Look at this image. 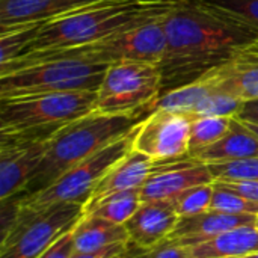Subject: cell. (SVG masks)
Listing matches in <instances>:
<instances>
[{"label": "cell", "mask_w": 258, "mask_h": 258, "mask_svg": "<svg viewBox=\"0 0 258 258\" xmlns=\"http://www.w3.org/2000/svg\"><path fill=\"white\" fill-rule=\"evenodd\" d=\"M166 48L159 62L162 91L189 85L236 60L258 38V30L203 8L178 0L165 15Z\"/></svg>", "instance_id": "obj_1"}, {"label": "cell", "mask_w": 258, "mask_h": 258, "mask_svg": "<svg viewBox=\"0 0 258 258\" xmlns=\"http://www.w3.org/2000/svg\"><path fill=\"white\" fill-rule=\"evenodd\" d=\"M177 3L178 0H127L77 11L47 21L23 54L88 45L163 17Z\"/></svg>", "instance_id": "obj_2"}, {"label": "cell", "mask_w": 258, "mask_h": 258, "mask_svg": "<svg viewBox=\"0 0 258 258\" xmlns=\"http://www.w3.org/2000/svg\"><path fill=\"white\" fill-rule=\"evenodd\" d=\"M145 118L138 113H91L62 125L50 139L48 148L23 195L47 189L73 166L101 148L128 135Z\"/></svg>", "instance_id": "obj_3"}, {"label": "cell", "mask_w": 258, "mask_h": 258, "mask_svg": "<svg viewBox=\"0 0 258 258\" xmlns=\"http://www.w3.org/2000/svg\"><path fill=\"white\" fill-rule=\"evenodd\" d=\"M165 15L88 45L21 54L5 65H0V74L57 59H79L106 65L118 62H150L159 65L166 48V33L163 27Z\"/></svg>", "instance_id": "obj_4"}, {"label": "cell", "mask_w": 258, "mask_h": 258, "mask_svg": "<svg viewBox=\"0 0 258 258\" xmlns=\"http://www.w3.org/2000/svg\"><path fill=\"white\" fill-rule=\"evenodd\" d=\"M107 68L106 63L79 59L33 63L0 74V100L67 91H97Z\"/></svg>", "instance_id": "obj_5"}, {"label": "cell", "mask_w": 258, "mask_h": 258, "mask_svg": "<svg viewBox=\"0 0 258 258\" xmlns=\"http://www.w3.org/2000/svg\"><path fill=\"white\" fill-rule=\"evenodd\" d=\"M97 91H67L0 100V133L62 127L91 113Z\"/></svg>", "instance_id": "obj_6"}, {"label": "cell", "mask_w": 258, "mask_h": 258, "mask_svg": "<svg viewBox=\"0 0 258 258\" xmlns=\"http://www.w3.org/2000/svg\"><path fill=\"white\" fill-rule=\"evenodd\" d=\"M139 125L128 135L116 139L82 163L73 166L47 189L33 195L20 194V209L38 210L59 203H79L85 206L104 174L133 150Z\"/></svg>", "instance_id": "obj_7"}, {"label": "cell", "mask_w": 258, "mask_h": 258, "mask_svg": "<svg viewBox=\"0 0 258 258\" xmlns=\"http://www.w3.org/2000/svg\"><path fill=\"white\" fill-rule=\"evenodd\" d=\"M85 206L59 203L38 210L20 209L9 234L0 243V258H38L83 218Z\"/></svg>", "instance_id": "obj_8"}, {"label": "cell", "mask_w": 258, "mask_h": 258, "mask_svg": "<svg viewBox=\"0 0 258 258\" xmlns=\"http://www.w3.org/2000/svg\"><path fill=\"white\" fill-rule=\"evenodd\" d=\"M162 91V74L157 63L118 62L109 65L98 89L94 110L101 113H138ZM145 118V116H144Z\"/></svg>", "instance_id": "obj_9"}, {"label": "cell", "mask_w": 258, "mask_h": 258, "mask_svg": "<svg viewBox=\"0 0 258 258\" xmlns=\"http://www.w3.org/2000/svg\"><path fill=\"white\" fill-rule=\"evenodd\" d=\"M59 128L0 133V201L26 190Z\"/></svg>", "instance_id": "obj_10"}, {"label": "cell", "mask_w": 258, "mask_h": 258, "mask_svg": "<svg viewBox=\"0 0 258 258\" xmlns=\"http://www.w3.org/2000/svg\"><path fill=\"white\" fill-rule=\"evenodd\" d=\"M190 124L187 113L156 110L141 122L133 148L154 162L189 156Z\"/></svg>", "instance_id": "obj_11"}, {"label": "cell", "mask_w": 258, "mask_h": 258, "mask_svg": "<svg viewBox=\"0 0 258 258\" xmlns=\"http://www.w3.org/2000/svg\"><path fill=\"white\" fill-rule=\"evenodd\" d=\"M210 183H215L210 166L190 156L162 160L154 163L150 177L141 187V198L142 201L171 200L189 187Z\"/></svg>", "instance_id": "obj_12"}, {"label": "cell", "mask_w": 258, "mask_h": 258, "mask_svg": "<svg viewBox=\"0 0 258 258\" xmlns=\"http://www.w3.org/2000/svg\"><path fill=\"white\" fill-rule=\"evenodd\" d=\"M180 215L169 200L142 201L135 215L125 222L128 245L136 249H150L168 240L174 233Z\"/></svg>", "instance_id": "obj_13"}, {"label": "cell", "mask_w": 258, "mask_h": 258, "mask_svg": "<svg viewBox=\"0 0 258 258\" xmlns=\"http://www.w3.org/2000/svg\"><path fill=\"white\" fill-rule=\"evenodd\" d=\"M127 0H2L0 29L51 21L77 11Z\"/></svg>", "instance_id": "obj_14"}, {"label": "cell", "mask_w": 258, "mask_h": 258, "mask_svg": "<svg viewBox=\"0 0 258 258\" xmlns=\"http://www.w3.org/2000/svg\"><path fill=\"white\" fill-rule=\"evenodd\" d=\"M154 163L156 162L151 157H148L144 153L136 151L135 148L128 151L98 181L91 198L85 204V212L91 209L94 204H97L100 200L109 195L125 192V190H133V189H141L144 183L147 181V178L150 177L154 168Z\"/></svg>", "instance_id": "obj_15"}, {"label": "cell", "mask_w": 258, "mask_h": 258, "mask_svg": "<svg viewBox=\"0 0 258 258\" xmlns=\"http://www.w3.org/2000/svg\"><path fill=\"white\" fill-rule=\"evenodd\" d=\"M255 215H230L206 210L198 215L180 218L169 239L183 246H195L222 233L243 225H254Z\"/></svg>", "instance_id": "obj_16"}, {"label": "cell", "mask_w": 258, "mask_h": 258, "mask_svg": "<svg viewBox=\"0 0 258 258\" xmlns=\"http://www.w3.org/2000/svg\"><path fill=\"white\" fill-rule=\"evenodd\" d=\"M190 157L206 165L228 163L258 157V136L242 121L234 118L230 132L222 139L197 151Z\"/></svg>", "instance_id": "obj_17"}, {"label": "cell", "mask_w": 258, "mask_h": 258, "mask_svg": "<svg viewBox=\"0 0 258 258\" xmlns=\"http://www.w3.org/2000/svg\"><path fill=\"white\" fill-rule=\"evenodd\" d=\"M74 252H97L109 246L128 243L125 225L113 224L97 215L85 213L73 228Z\"/></svg>", "instance_id": "obj_18"}, {"label": "cell", "mask_w": 258, "mask_h": 258, "mask_svg": "<svg viewBox=\"0 0 258 258\" xmlns=\"http://www.w3.org/2000/svg\"><path fill=\"white\" fill-rule=\"evenodd\" d=\"M187 248L195 258H245L258 252V230L254 225L237 227Z\"/></svg>", "instance_id": "obj_19"}, {"label": "cell", "mask_w": 258, "mask_h": 258, "mask_svg": "<svg viewBox=\"0 0 258 258\" xmlns=\"http://www.w3.org/2000/svg\"><path fill=\"white\" fill-rule=\"evenodd\" d=\"M216 86H218V79H216V70H215L189 85L160 94L147 107H144L142 113L147 118L150 113L156 110H169V112H177V113H187L192 116L197 106L210 92H213Z\"/></svg>", "instance_id": "obj_20"}, {"label": "cell", "mask_w": 258, "mask_h": 258, "mask_svg": "<svg viewBox=\"0 0 258 258\" xmlns=\"http://www.w3.org/2000/svg\"><path fill=\"white\" fill-rule=\"evenodd\" d=\"M218 86L242 100L258 98V62L233 60L216 70Z\"/></svg>", "instance_id": "obj_21"}, {"label": "cell", "mask_w": 258, "mask_h": 258, "mask_svg": "<svg viewBox=\"0 0 258 258\" xmlns=\"http://www.w3.org/2000/svg\"><path fill=\"white\" fill-rule=\"evenodd\" d=\"M141 203H142L141 189H133V190H125V192L109 195V197L100 200L97 204H94L85 213L97 215V216L104 218L113 224L125 225V222L139 209Z\"/></svg>", "instance_id": "obj_22"}, {"label": "cell", "mask_w": 258, "mask_h": 258, "mask_svg": "<svg viewBox=\"0 0 258 258\" xmlns=\"http://www.w3.org/2000/svg\"><path fill=\"white\" fill-rule=\"evenodd\" d=\"M233 119L227 116H192L189 156L222 139L230 132Z\"/></svg>", "instance_id": "obj_23"}, {"label": "cell", "mask_w": 258, "mask_h": 258, "mask_svg": "<svg viewBox=\"0 0 258 258\" xmlns=\"http://www.w3.org/2000/svg\"><path fill=\"white\" fill-rule=\"evenodd\" d=\"M47 21L29 23L15 27L0 29V65H5L9 60L21 56L29 42L36 36L39 29Z\"/></svg>", "instance_id": "obj_24"}, {"label": "cell", "mask_w": 258, "mask_h": 258, "mask_svg": "<svg viewBox=\"0 0 258 258\" xmlns=\"http://www.w3.org/2000/svg\"><path fill=\"white\" fill-rule=\"evenodd\" d=\"M203 8L258 30V0H195Z\"/></svg>", "instance_id": "obj_25"}, {"label": "cell", "mask_w": 258, "mask_h": 258, "mask_svg": "<svg viewBox=\"0 0 258 258\" xmlns=\"http://www.w3.org/2000/svg\"><path fill=\"white\" fill-rule=\"evenodd\" d=\"M209 210L230 215H257L258 203L246 200L219 181L213 183V197Z\"/></svg>", "instance_id": "obj_26"}, {"label": "cell", "mask_w": 258, "mask_h": 258, "mask_svg": "<svg viewBox=\"0 0 258 258\" xmlns=\"http://www.w3.org/2000/svg\"><path fill=\"white\" fill-rule=\"evenodd\" d=\"M243 100L231 92L215 89L195 109L192 116H227L236 118Z\"/></svg>", "instance_id": "obj_27"}, {"label": "cell", "mask_w": 258, "mask_h": 258, "mask_svg": "<svg viewBox=\"0 0 258 258\" xmlns=\"http://www.w3.org/2000/svg\"><path fill=\"white\" fill-rule=\"evenodd\" d=\"M212 197H213V183L189 187L180 192L178 195H175L174 198H171L169 201L172 203L180 218H184L209 210L212 204Z\"/></svg>", "instance_id": "obj_28"}, {"label": "cell", "mask_w": 258, "mask_h": 258, "mask_svg": "<svg viewBox=\"0 0 258 258\" xmlns=\"http://www.w3.org/2000/svg\"><path fill=\"white\" fill-rule=\"evenodd\" d=\"M215 180H255L258 181V157L209 165Z\"/></svg>", "instance_id": "obj_29"}, {"label": "cell", "mask_w": 258, "mask_h": 258, "mask_svg": "<svg viewBox=\"0 0 258 258\" xmlns=\"http://www.w3.org/2000/svg\"><path fill=\"white\" fill-rule=\"evenodd\" d=\"M125 258H195L187 246L177 243L172 239L162 242L160 245L150 249H136L133 246H127L124 254Z\"/></svg>", "instance_id": "obj_30"}, {"label": "cell", "mask_w": 258, "mask_h": 258, "mask_svg": "<svg viewBox=\"0 0 258 258\" xmlns=\"http://www.w3.org/2000/svg\"><path fill=\"white\" fill-rule=\"evenodd\" d=\"M73 255H74V240H73V230H71L65 233L57 242H54L38 258H71Z\"/></svg>", "instance_id": "obj_31"}, {"label": "cell", "mask_w": 258, "mask_h": 258, "mask_svg": "<svg viewBox=\"0 0 258 258\" xmlns=\"http://www.w3.org/2000/svg\"><path fill=\"white\" fill-rule=\"evenodd\" d=\"M215 181L222 183L224 186L237 192L246 200L258 203V181L255 180H215Z\"/></svg>", "instance_id": "obj_32"}, {"label": "cell", "mask_w": 258, "mask_h": 258, "mask_svg": "<svg viewBox=\"0 0 258 258\" xmlns=\"http://www.w3.org/2000/svg\"><path fill=\"white\" fill-rule=\"evenodd\" d=\"M236 118L242 122L258 125V98L243 100V104Z\"/></svg>", "instance_id": "obj_33"}, {"label": "cell", "mask_w": 258, "mask_h": 258, "mask_svg": "<svg viewBox=\"0 0 258 258\" xmlns=\"http://www.w3.org/2000/svg\"><path fill=\"white\" fill-rule=\"evenodd\" d=\"M128 243H121V245H115V246H109L106 249L97 251V252H74V255L71 258H115L121 254H124L127 251Z\"/></svg>", "instance_id": "obj_34"}, {"label": "cell", "mask_w": 258, "mask_h": 258, "mask_svg": "<svg viewBox=\"0 0 258 258\" xmlns=\"http://www.w3.org/2000/svg\"><path fill=\"white\" fill-rule=\"evenodd\" d=\"M236 60H240V62H258V38L248 48H245L240 53V56Z\"/></svg>", "instance_id": "obj_35"}, {"label": "cell", "mask_w": 258, "mask_h": 258, "mask_svg": "<svg viewBox=\"0 0 258 258\" xmlns=\"http://www.w3.org/2000/svg\"><path fill=\"white\" fill-rule=\"evenodd\" d=\"M243 124H245V125L252 132V133H255V135L258 136V125H255V124H246V122H243Z\"/></svg>", "instance_id": "obj_36"}, {"label": "cell", "mask_w": 258, "mask_h": 258, "mask_svg": "<svg viewBox=\"0 0 258 258\" xmlns=\"http://www.w3.org/2000/svg\"><path fill=\"white\" fill-rule=\"evenodd\" d=\"M254 227L258 230V213L255 215V219H254Z\"/></svg>", "instance_id": "obj_37"}, {"label": "cell", "mask_w": 258, "mask_h": 258, "mask_svg": "<svg viewBox=\"0 0 258 258\" xmlns=\"http://www.w3.org/2000/svg\"><path fill=\"white\" fill-rule=\"evenodd\" d=\"M245 258H258V252H254V254H251V255H248V257Z\"/></svg>", "instance_id": "obj_38"}, {"label": "cell", "mask_w": 258, "mask_h": 258, "mask_svg": "<svg viewBox=\"0 0 258 258\" xmlns=\"http://www.w3.org/2000/svg\"><path fill=\"white\" fill-rule=\"evenodd\" d=\"M124 254H125V252H124ZM124 254H121V255H118V257H115V258H125L124 257Z\"/></svg>", "instance_id": "obj_39"}]
</instances>
